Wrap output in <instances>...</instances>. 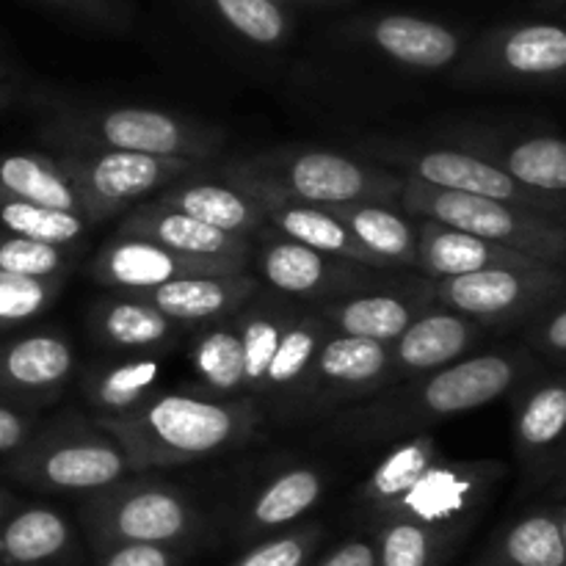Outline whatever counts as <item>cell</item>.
Masks as SVG:
<instances>
[{
	"label": "cell",
	"instance_id": "7c38bea8",
	"mask_svg": "<svg viewBox=\"0 0 566 566\" xmlns=\"http://www.w3.org/2000/svg\"><path fill=\"white\" fill-rule=\"evenodd\" d=\"M503 475H506V468L492 459L459 462L442 453L387 517L415 520L453 539H462V534H468L473 520L484 509L486 495L495 490Z\"/></svg>",
	"mask_w": 566,
	"mask_h": 566
},
{
	"label": "cell",
	"instance_id": "9c48e42d",
	"mask_svg": "<svg viewBox=\"0 0 566 566\" xmlns=\"http://www.w3.org/2000/svg\"><path fill=\"white\" fill-rule=\"evenodd\" d=\"M252 269L265 291L298 304H321L352 293L396 285L409 271H381L315 252L269 224L252 238Z\"/></svg>",
	"mask_w": 566,
	"mask_h": 566
},
{
	"label": "cell",
	"instance_id": "ba28073f",
	"mask_svg": "<svg viewBox=\"0 0 566 566\" xmlns=\"http://www.w3.org/2000/svg\"><path fill=\"white\" fill-rule=\"evenodd\" d=\"M357 155L376 160V164L387 166L398 175L426 182V186L442 188V191L497 199V202L514 205V208L556 216V219L566 221L564 199L528 191L525 186L514 182L506 171L492 166L490 160L464 153V149L448 147V144L420 142V138L365 136L357 142Z\"/></svg>",
	"mask_w": 566,
	"mask_h": 566
},
{
	"label": "cell",
	"instance_id": "9a60e30c",
	"mask_svg": "<svg viewBox=\"0 0 566 566\" xmlns=\"http://www.w3.org/2000/svg\"><path fill=\"white\" fill-rule=\"evenodd\" d=\"M75 370L77 354L64 332L9 335L0 340V403L36 415L59 401Z\"/></svg>",
	"mask_w": 566,
	"mask_h": 566
},
{
	"label": "cell",
	"instance_id": "30bf717a",
	"mask_svg": "<svg viewBox=\"0 0 566 566\" xmlns=\"http://www.w3.org/2000/svg\"><path fill=\"white\" fill-rule=\"evenodd\" d=\"M81 199L88 224L122 219L130 208L158 197L171 182L202 171V164L136 153H55Z\"/></svg>",
	"mask_w": 566,
	"mask_h": 566
},
{
	"label": "cell",
	"instance_id": "4316f807",
	"mask_svg": "<svg viewBox=\"0 0 566 566\" xmlns=\"http://www.w3.org/2000/svg\"><path fill=\"white\" fill-rule=\"evenodd\" d=\"M153 199L164 208L180 210V213L213 227V230L249 238V241L265 227L263 205L227 180H202L197 175L182 177Z\"/></svg>",
	"mask_w": 566,
	"mask_h": 566
},
{
	"label": "cell",
	"instance_id": "8fae6325",
	"mask_svg": "<svg viewBox=\"0 0 566 566\" xmlns=\"http://www.w3.org/2000/svg\"><path fill=\"white\" fill-rule=\"evenodd\" d=\"M440 307L479 321L490 329L528 324L566 298V271L556 265L531 269H490L451 280H431Z\"/></svg>",
	"mask_w": 566,
	"mask_h": 566
},
{
	"label": "cell",
	"instance_id": "7a4b0ae2",
	"mask_svg": "<svg viewBox=\"0 0 566 566\" xmlns=\"http://www.w3.org/2000/svg\"><path fill=\"white\" fill-rule=\"evenodd\" d=\"M254 398L158 390L125 418H94L125 451L130 473L186 468L252 442L263 423Z\"/></svg>",
	"mask_w": 566,
	"mask_h": 566
},
{
	"label": "cell",
	"instance_id": "5bb4252c",
	"mask_svg": "<svg viewBox=\"0 0 566 566\" xmlns=\"http://www.w3.org/2000/svg\"><path fill=\"white\" fill-rule=\"evenodd\" d=\"M431 142L479 155L528 191L566 202V138L562 136L506 133L486 125H457L437 130Z\"/></svg>",
	"mask_w": 566,
	"mask_h": 566
},
{
	"label": "cell",
	"instance_id": "ab89813d",
	"mask_svg": "<svg viewBox=\"0 0 566 566\" xmlns=\"http://www.w3.org/2000/svg\"><path fill=\"white\" fill-rule=\"evenodd\" d=\"M81 263V247H53L0 230V274L25 280H70Z\"/></svg>",
	"mask_w": 566,
	"mask_h": 566
},
{
	"label": "cell",
	"instance_id": "d6986e66",
	"mask_svg": "<svg viewBox=\"0 0 566 566\" xmlns=\"http://www.w3.org/2000/svg\"><path fill=\"white\" fill-rule=\"evenodd\" d=\"M514 453L525 479H545L566 451V374L531 376L514 390Z\"/></svg>",
	"mask_w": 566,
	"mask_h": 566
},
{
	"label": "cell",
	"instance_id": "2e32d148",
	"mask_svg": "<svg viewBox=\"0 0 566 566\" xmlns=\"http://www.w3.org/2000/svg\"><path fill=\"white\" fill-rule=\"evenodd\" d=\"M434 304L437 302L434 293H431V280L409 271L396 285L352 293V296L310 304V307L324 318V324L335 335L392 343Z\"/></svg>",
	"mask_w": 566,
	"mask_h": 566
},
{
	"label": "cell",
	"instance_id": "f907efd6",
	"mask_svg": "<svg viewBox=\"0 0 566 566\" xmlns=\"http://www.w3.org/2000/svg\"><path fill=\"white\" fill-rule=\"evenodd\" d=\"M276 6H285V3H298V6H321V9H332V6H348L354 0H271Z\"/></svg>",
	"mask_w": 566,
	"mask_h": 566
},
{
	"label": "cell",
	"instance_id": "f546056e",
	"mask_svg": "<svg viewBox=\"0 0 566 566\" xmlns=\"http://www.w3.org/2000/svg\"><path fill=\"white\" fill-rule=\"evenodd\" d=\"M164 363L158 354H125L119 359H97L81 374L83 401L94 418H125L158 392Z\"/></svg>",
	"mask_w": 566,
	"mask_h": 566
},
{
	"label": "cell",
	"instance_id": "7402d4cb",
	"mask_svg": "<svg viewBox=\"0 0 566 566\" xmlns=\"http://www.w3.org/2000/svg\"><path fill=\"white\" fill-rule=\"evenodd\" d=\"M260 291L263 285L258 282V276L243 271V274L186 276V280L166 282L153 291L133 293V296L153 304L158 313L180 324L182 329H199V326L235 315Z\"/></svg>",
	"mask_w": 566,
	"mask_h": 566
},
{
	"label": "cell",
	"instance_id": "6da1fadb",
	"mask_svg": "<svg viewBox=\"0 0 566 566\" xmlns=\"http://www.w3.org/2000/svg\"><path fill=\"white\" fill-rule=\"evenodd\" d=\"M534 376V357L517 348L470 354L448 368L392 385L335 412V431L354 446H392L431 426L475 412Z\"/></svg>",
	"mask_w": 566,
	"mask_h": 566
},
{
	"label": "cell",
	"instance_id": "f1b7e54d",
	"mask_svg": "<svg viewBox=\"0 0 566 566\" xmlns=\"http://www.w3.org/2000/svg\"><path fill=\"white\" fill-rule=\"evenodd\" d=\"M365 42L385 59L420 72L448 70L462 55V39L448 25L412 14H385L368 22Z\"/></svg>",
	"mask_w": 566,
	"mask_h": 566
},
{
	"label": "cell",
	"instance_id": "d590c367",
	"mask_svg": "<svg viewBox=\"0 0 566 566\" xmlns=\"http://www.w3.org/2000/svg\"><path fill=\"white\" fill-rule=\"evenodd\" d=\"M0 197L81 213V199L70 175L59 164V158L48 153L17 149V153L0 155Z\"/></svg>",
	"mask_w": 566,
	"mask_h": 566
},
{
	"label": "cell",
	"instance_id": "c3c4849f",
	"mask_svg": "<svg viewBox=\"0 0 566 566\" xmlns=\"http://www.w3.org/2000/svg\"><path fill=\"white\" fill-rule=\"evenodd\" d=\"M50 6H61V9H72L77 14L97 17V20H105L108 17V6L103 0H44Z\"/></svg>",
	"mask_w": 566,
	"mask_h": 566
},
{
	"label": "cell",
	"instance_id": "d4e9b609",
	"mask_svg": "<svg viewBox=\"0 0 566 566\" xmlns=\"http://www.w3.org/2000/svg\"><path fill=\"white\" fill-rule=\"evenodd\" d=\"M329 335L332 329L324 324V318L310 304H302L296 318L282 335L274 359L269 365V374H265V385L258 401L263 415L274 412L276 418H296L304 381H307L310 368L318 357V348L324 346Z\"/></svg>",
	"mask_w": 566,
	"mask_h": 566
},
{
	"label": "cell",
	"instance_id": "ac0fdd59",
	"mask_svg": "<svg viewBox=\"0 0 566 566\" xmlns=\"http://www.w3.org/2000/svg\"><path fill=\"white\" fill-rule=\"evenodd\" d=\"M566 72V28L562 25H520L497 33L459 66L457 81H551Z\"/></svg>",
	"mask_w": 566,
	"mask_h": 566
},
{
	"label": "cell",
	"instance_id": "e0dca14e",
	"mask_svg": "<svg viewBox=\"0 0 566 566\" xmlns=\"http://www.w3.org/2000/svg\"><path fill=\"white\" fill-rule=\"evenodd\" d=\"M241 265L182 258L153 241L111 235L88 263V274L108 293H144L186 276L243 274Z\"/></svg>",
	"mask_w": 566,
	"mask_h": 566
},
{
	"label": "cell",
	"instance_id": "603a6c76",
	"mask_svg": "<svg viewBox=\"0 0 566 566\" xmlns=\"http://www.w3.org/2000/svg\"><path fill=\"white\" fill-rule=\"evenodd\" d=\"M88 335L116 354H164L182 326L133 293H105L86 315Z\"/></svg>",
	"mask_w": 566,
	"mask_h": 566
},
{
	"label": "cell",
	"instance_id": "1f68e13d",
	"mask_svg": "<svg viewBox=\"0 0 566 566\" xmlns=\"http://www.w3.org/2000/svg\"><path fill=\"white\" fill-rule=\"evenodd\" d=\"M442 457V448L431 431L392 442L390 451L376 462V468L359 484L357 495L363 509L376 520L387 517L396 503L415 486V481Z\"/></svg>",
	"mask_w": 566,
	"mask_h": 566
},
{
	"label": "cell",
	"instance_id": "e575fe53",
	"mask_svg": "<svg viewBox=\"0 0 566 566\" xmlns=\"http://www.w3.org/2000/svg\"><path fill=\"white\" fill-rule=\"evenodd\" d=\"M298 307H302L298 302L276 296L263 287L252 302L243 304L235 313L243 343V365H247V396L254 401H260L271 359H274L285 329L296 318Z\"/></svg>",
	"mask_w": 566,
	"mask_h": 566
},
{
	"label": "cell",
	"instance_id": "db71d44e",
	"mask_svg": "<svg viewBox=\"0 0 566 566\" xmlns=\"http://www.w3.org/2000/svg\"><path fill=\"white\" fill-rule=\"evenodd\" d=\"M562 492H564V495H566V481H564V484H562Z\"/></svg>",
	"mask_w": 566,
	"mask_h": 566
},
{
	"label": "cell",
	"instance_id": "7bdbcfd3",
	"mask_svg": "<svg viewBox=\"0 0 566 566\" xmlns=\"http://www.w3.org/2000/svg\"><path fill=\"white\" fill-rule=\"evenodd\" d=\"M321 542H324V528L318 523L293 525V528L254 542L232 566H310L315 562Z\"/></svg>",
	"mask_w": 566,
	"mask_h": 566
},
{
	"label": "cell",
	"instance_id": "3957f363",
	"mask_svg": "<svg viewBox=\"0 0 566 566\" xmlns=\"http://www.w3.org/2000/svg\"><path fill=\"white\" fill-rule=\"evenodd\" d=\"M219 177L258 202L271 199L315 208L359 202L398 208L403 191V175L398 171L363 155L310 144H285L230 158L219 166Z\"/></svg>",
	"mask_w": 566,
	"mask_h": 566
},
{
	"label": "cell",
	"instance_id": "44dd1931",
	"mask_svg": "<svg viewBox=\"0 0 566 566\" xmlns=\"http://www.w3.org/2000/svg\"><path fill=\"white\" fill-rule=\"evenodd\" d=\"M490 332V326L434 304L398 340L390 343L392 379L396 385H401L415 376L448 368V365L470 357Z\"/></svg>",
	"mask_w": 566,
	"mask_h": 566
},
{
	"label": "cell",
	"instance_id": "f5cc1de1",
	"mask_svg": "<svg viewBox=\"0 0 566 566\" xmlns=\"http://www.w3.org/2000/svg\"><path fill=\"white\" fill-rule=\"evenodd\" d=\"M556 517H558V528H562V536H564V545H566V501L562 506L556 509Z\"/></svg>",
	"mask_w": 566,
	"mask_h": 566
},
{
	"label": "cell",
	"instance_id": "4fadbf2b",
	"mask_svg": "<svg viewBox=\"0 0 566 566\" xmlns=\"http://www.w3.org/2000/svg\"><path fill=\"white\" fill-rule=\"evenodd\" d=\"M392 385L396 379H392L390 343L332 332L318 348V357L304 381L296 418L340 412V409L379 396Z\"/></svg>",
	"mask_w": 566,
	"mask_h": 566
},
{
	"label": "cell",
	"instance_id": "60d3db41",
	"mask_svg": "<svg viewBox=\"0 0 566 566\" xmlns=\"http://www.w3.org/2000/svg\"><path fill=\"white\" fill-rule=\"evenodd\" d=\"M219 20L258 48H280L293 31L291 14L271 0H210Z\"/></svg>",
	"mask_w": 566,
	"mask_h": 566
},
{
	"label": "cell",
	"instance_id": "836d02e7",
	"mask_svg": "<svg viewBox=\"0 0 566 566\" xmlns=\"http://www.w3.org/2000/svg\"><path fill=\"white\" fill-rule=\"evenodd\" d=\"M188 363L202 392L216 398H249L243 343L235 315L193 329Z\"/></svg>",
	"mask_w": 566,
	"mask_h": 566
},
{
	"label": "cell",
	"instance_id": "bcb514c9",
	"mask_svg": "<svg viewBox=\"0 0 566 566\" xmlns=\"http://www.w3.org/2000/svg\"><path fill=\"white\" fill-rule=\"evenodd\" d=\"M36 415L20 412V409L0 403V459L6 462L14 453H20L31 442V437L36 434Z\"/></svg>",
	"mask_w": 566,
	"mask_h": 566
},
{
	"label": "cell",
	"instance_id": "d6a6232c",
	"mask_svg": "<svg viewBox=\"0 0 566 566\" xmlns=\"http://www.w3.org/2000/svg\"><path fill=\"white\" fill-rule=\"evenodd\" d=\"M263 213L265 224L276 230L280 235L291 238V241L302 243V247L315 249V252L332 254V258L348 260V263L368 265V269L390 271L335 219L326 208H315V205H298V202H271L265 199Z\"/></svg>",
	"mask_w": 566,
	"mask_h": 566
},
{
	"label": "cell",
	"instance_id": "ffe728a7",
	"mask_svg": "<svg viewBox=\"0 0 566 566\" xmlns=\"http://www.w3.org/2000/svg\"><path fill=\"white\" fill-rule=\"evenodd\" d=\"M114 235L153 241L169 252L182 258L213 260V263H232L249 269L252 265V241L249 238L230 235V232L213 230L180 210L164 208L155 199L136 205L127 210L116 224Z\"/></svg>",
	"mask_w": 566,
	"mask_h": 566
},
{
	"label": "cell",
	"instance_id": "8d00e7d4",
	"mask_svg": "<svg viewBox=\"0 0 566 566\" xmlns=\"http://www.w3.org/2000/svg\"><path fill=\"white\" fill-rule=\"evenodd\" d=\"M479 566H566L556 509H534L512 520L492 539Z\"/></svg>",
	"mask_w": 566,
	"mask_h": 566
},
{
	"label": "cell",
	"instance_id": "5b68a950",
	"mask_svg": "<svg viewBox=\"0 0 566 566\" xmlns=\"http://www.w3.org/2000/svg\"><path fill=\"white\" fill-rule=\"evenodd\" d=\"M77 517L94 553L116 545H158L188 553L208 531L191 497L153 473H130L108 490L81 497Z\"/></svg>",
	"mask_w": 566,
	"mask_h": 566
},
{
	"label": "cell",
	"instance_id": "f6af8a7d",
	"mask_svg": "<svg viewBox=\"0 0 566 566\" xmlns=\"http://www.w3.org/2000/svg\"><path fill=\"white\" fill-rule=\"evenodd\" d=\"M94 566H186V551L158 545H116L97 553Z\"/></svg>",
	"mask_w": 566,
	"mask_h": 566
},
{
	"label": "cell",
	"instance_id": "b9f144b4",
	"mask_svg": "<svg viewBox=\"0 0 566 566\" xmlns=\"http://www.w3.org/2000/svg\"><path fill=\"white\" fill-rule=\"evenodd\" d=\"M64 287L66 280H25L0 274V337H9L11 332L48 313Z\"/></svg>",
	"mask_w": 566,
	"mask_h": 566
},
{
	"label": "cell",
	"instance_id": "f35d334b",
	"mask_svg": "<svg viewBox=\"0 0 566 566\" xmlns=\"http://www.w3.org/2000/svg\"><path fill=\"white\" fill-rule=\"evenodd\" d=\"M0 224L11 235L53 243V247H81L92 227L81 213H72V210L42 208V205L17 202L6 197H0Z\"/></svg>",
	"mask_w": 566,
	"mask_h": 566
},
{
	"label": "cell",
	"instance_id": "cb8c5ba5",
	"mask_svg": "<svg viewBox=\"0 0 566 566\" xmlns=\"http://www.w3.org/2000/svg\"><path fill=\"white\" fill-rule=\"evenodd\" d=\"M415 224H418V274L426 280H451V276H468L490 269L545 265L514 249L481 241L440 221L415 219Z\"/></svg>",
	"mask_w": 566,
	"mask_h": 566
},
{
	"label": "cell",
	"instance_id": "74e56055",
	"mask_svg": "<svg viewBox=\"0 0 566 566\" xmlns=\"http://www.w3.org/2000/svg\"><path fill=\"white\" fill-rule=\"evenodd\" d=\"M376 525L379 566H442L459 542L407 517H385Z\"/></svg>",
	"mask_w": 566,
	"mask_h": 566
},
{
	"label": "cell",
	"instance_id": "8992f818",
	"mask_svg": "<svg viewBox=\"0 0 566 566\" xmlns=\"http://www.w3.org/2000/svg\"><path fill=\"white\" fill-rule=\"evenodd\" d=\"M3 475L48 495H92L130 475L119 442L94 418H61L39 426L20 453L6 459Z\"/></svg>",
	"mask_w": 566,
	"mask_h": 566
},
{
	"label": "cell",
	"instance_id": "83f0119b",
	"mask_svg": "<svg viewBox=\"0 0 566 566\" xmlns=\"http://www.w3.org/2000/svg\"><path fill=\"white\" fill-rule=\"evenodd\" d=\"M326 492V475L313 464H291L271 475L243 509V539H265L293 528L313 512Z\"/></svg>",
	"mask_w": 566,
	"mask_h": 566
},
{
	"label": "cell",
	"instance_id": "277c9868",
	"mask_svg": "<svg viewBox=\"0 0 566 566\" xmlns=\"http://www.w3.org/2000/svg\"><path fill=\"white\" fill-rule=\"evenodd\" d=\"M39 138L53 153H136L208 164L224 149L227 130L153 105H66L48 111Z\"/></svg>",
	"mask_w": 566,
	"mask_h": 566
},
{
	"label": "cell",
	"instance_id": "816d5d0a",
	"mask_svg": "<svg viewBox=\"0 0 566 566\" xmlns=\"http://www.w3.org/2000/svg\"><path fill=\"white\" fill-rule=\"evenodd\" d=\"M14 97V86L9 83V75H6V70L0 66V105H6L9 99Z\"/></svg>",
	"mask_w": 566,
	"mask_h": 566
},
{
	"label": "cell",
	"instance_id": "484cf974",
	"mask_svg": "<svg viewBox=\"0 0 566 566\" xmlns=\"http://www.w3.org/2000/svg\"><path fill=\"white\" fill-rule=\"evenodd\" d=\"M81 556V539L53 506H17L0 525V566H66Z\"/></svg>",
	"mask_w": 566,
	"mask_h": 566
},
{
	"label": "cell",
	"instance_id": "4dcf8cb0",
	"mask_svg": "<svg viewBox=\"0 0 566 566\" xmlns=\"http://www.w3.org/2000/svg\"><path fill=\"white\" fill-rule=\"evenodd\" d=\"M385 269L418 274V224L387 205H335L326 208Z\"/></svg>",
	"mask_w": 566,
	"mask_h": 566
},
{
	"label": "cell",
	"instance_id": "681fc988",
	"mask_svg": "<svg viewBox=\"0 0 566 566\" xmlns=\"http://www.w3.org/2000/svg\"><path fill=\"white\" fill-rule=\"evenodd\" d=\"M17 506H20V501L14 497V492H9V490H3V486H0V525H3V520L9 517V514L14 512Z\"/></svg>",
	"mask_w": 566,
	"mask_h": 566
},
{
	"label": "cell",
	"instance_id": "7dc6e473",
	"mask_svg": "<svg viewBox=\"0 0 566 566\" xmlns=\"http://www.w3.org/2000/svg\"><path fill=\"white\" fill-rule=\"evenodd\" d=\"M310 566H379L376 539L354 536V539H346L340 542V545L332 547L326 556H321L318 562H313Z\"/></svg>",
	"mask_w": 566,
	"mask_h": 566
},
{
	"label": "cell",
	"instance_id": "ee69618b",
	"mask_svg": "<svg viewBox=\"0 0 566 566\" xmlns=\"http://www.w3.org/2000/svg\"><path fill=\"white\" fill-rule=\"evenodd\" d=\"M525 340L534 352L553 359H566V304L545 310L528 321Z\"/></svg>",
	"mask_w": 566,
	"mask_h": 566
},
{
	"label": "cell",
	"instance_id": "52a82bcc",
	"mask_svg": "<svg viewBox=\"0 0 566 566\" xmlns=\"http://www.w3.org/2000/svg\"><path fill=\"white\" fill-rule=\"evenodd\" d=\"M398 208L409 219L440 221L481 241L514 249L525 258L566 271V221L556 216L514 208L497 199L442 191L412 177H403Z\"/></svg>",
	"mask_w": 566,
	"mask_h": 566
}]
</instances>
